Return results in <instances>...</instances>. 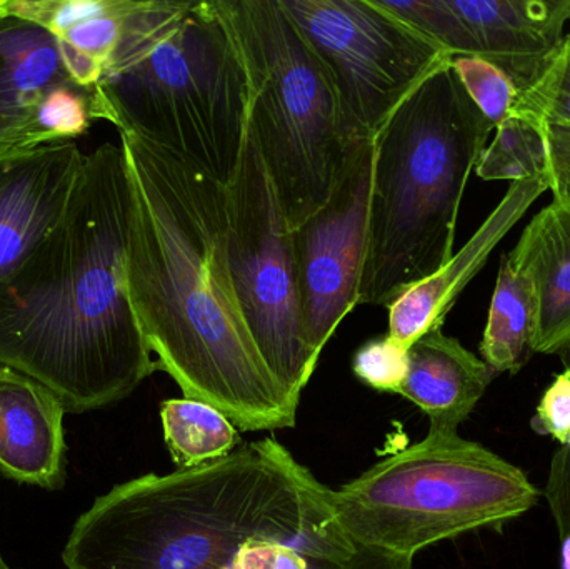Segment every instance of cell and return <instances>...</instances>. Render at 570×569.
I'll list each match as a JSON object with an SVG mask.
<instances>
[{
    "mask_svg": "<svg viewBox=\"0 0 570 569\" xmlns=\"http://www.w3.org/2000/svg\"><path fill=\"white\" fill-rule=\"evenodd\" d=\"M374 143L355 150L327 203L292 229L302 331L318 361L338 324L358 306L367 249Z\"/></svg>",
    "mask_w": 570,
    "mask_h": 569,
    "instance_id": "10",
    "label": "cell"
},
{
    "mask_svg": "<svg viewBox=\"0 0 570 569\" xmlns=\"http://www.w3.org/2000/svg\"><path fill=\"white\" fill-rule=\"evenodd\" d=\"M558 354L564 367H570V344ZM546 500L562 540L570 534V448H559L552 458L546 484Z\"/></svg>",
    "mask_w": 570,
    "mask_h": 569,
    "instance_id": "28",
    "label": "cell"
},
{
    "mask_svg": "<svg viewBox=\"0 0 570 569\" xmlns=\"http://www.w3.org/2000/svg\"><path fill=\"white\" fill-rule=\"evenodd\" d=\"M67 569H412L342 527L334 490L273 438L112 488L76 521Z\"/></svg>",
    "mask_w": 570,
    "mask_h": 569,
    "instance_id": "1",
    "label": "cell"
},
{
    "mask_svg": "<svg viewBox=\"0 0 570 569\" xmlns=\"http://www.w3.org/2000/svg\"><path fill=\"white\" fill-rule=\"evenodd\" d=\"M505 257L538 297L532 351L558 354L570 344V203L552 199L539 210Z\"/></svg>",
    "mask_w": 570,
    "mask_h": 569,
    "instance_id": "16",
    "label": "cell"
},
{
    "mask_svg": "<svg viewBox=\"0 0 570 569\" xmlns=\"http://www.w3.org/2000/svg\"><path fill=\"white\" fill-rule=\"evenodd\" d=\"M546 190H549L548 174L512 183L499 206L458 254L432 276L409 287L394 303L389 304L387 336L409 350L429 331L444 326L445 317L462 291L478 276L492 251Z\"/></svg>",
    "mask_w": 570,
    "mask_h": 569,
    "instance_id": "12",
    "label": "cell"
},
{
    "mask_svg": "<svg viewBox=\"0 0 570 569\" xmlns=\"http://www.w3.org/2000/svg\"><path fill=\"white\" fill-rule=\"evenodd\" d=\"M53 143L37 122L36 114L20 112L0 100V150Z\"/></svg>",
    "mask_w": 570,
    "mask_h": 569,
    "instance_id": "30",
    "label": "cell"
},
{
    "mask_svg": "<svg viewBox=\"0 0 570 569\" xmlns=\"http://www.w3.org/2000/svg\"><path fill=\"white\" fill-rule=\"evenodd\" d=\"M514 112L542 127L548 122L570 124V36L538 82L521 94Z\"/></svg>",
    "mask_w": 570,
    "mask_h": 569,
    "instance_id": "24",
    "label": "cell"
},
{
    "mask_svg": "<svg viewBox=\"0 0 570 569\" xmlns=\"http://www.w3.org/2000/svg\"><path fill=\"white\" fill-rule=\"evenodd\" d=\"M538 497L504 458L458 433L429 431L334 490V504L358 545L414 560L432 545L522 517Z\"/></svg>",
    "mask_w": 570,
    "mask_h": 569,
    "instance_id": "7",
    "label": "cell"
},
{
    "mask_svg": "<svg viewBox=\"0 0 570 569\" xmlns=\"http://www.w3.org/2000/svg\"><path fill=\"white\" fill-rule=\"evenodd\" d=\"M36 117L53 143H76L92 122L89 90L73 84L56 87L40 100Z\"/></svg>",
    "mask_w": 570,
    "mask_h": 569,
    "instance_id": "25",
    "label": "cell"
},
{
    "mask_svg": "<svg viewBox=\"0 0 570 569\" xmlns=\"http://www.w3.org/2000/svg\"><path fill=\"white\" fill-rule=\"evenodd\" d=\"M66 413L59 398L43 384L0 366V471L19 483L59 488Z\"/></svg>",
    "mask_w": 570,
    "mask_h": 569,
    "instance_id": "14",
    "label": "cell"
},
{
    "mask_svg": "<svg viewBox=\"0 0 570 569\" xmlns=\"http://www.w3.org/2000/svg\"><path fill=\"white\" fill-rule=\"evenodd\" d=\"M402 22L417 30L425 39L454 57H475V43L461 17L452 10L449 0H375Z\"/></svg>",
    "mask_w": 570,
    "mask_h": 569,
    "instance_id": "22",
    "label": "cell"
},
{
    "mask_svg": "<svg viewBox=\"0 0 570 569\" xmlns=\"http://www.w3.org/2000/svg\"><path fill=\"white\" fill-rule=\"evenodd\" d=\"M86 157L73 140L0 150V281L16 273L59 226Z\"/></svg>",
    "mask_w": 570,
    "mask_h": 569,
    "instance_id": "11",
    "label": "cell"
},
{
    "mask_svg": "<svg viewBox=\"0 0 570 569\" xmlns=\"http://www.w3.org/2000/svg\"><path fill=\"white\" fill-rule=\"evenodd\" d=\"M362 383L382 393L399 394L409 371V350L384 336L362 344L352 361Z\"/></svg>",
    "mask_w": 570,
    "mask_h": 569,
    "instance_id": "26",
    "label": "cell"
},
{
    "mask_svg": "<svg viewBox=\"0 0 570 569\" xmlns=\"http://www.w3.org/2000/svg\"><path fill=\"white\" fill-rule=\"evenodd\" d=\"M136 0H114L107 12L83 20L56 37L60 59L73 86L92 90L112 62L127 16Z\"/></svg>",
    "mask_w": 570,
    "mask_h": 569,
    "instance_id": "20",
    "label": "cell"
},
{
    "mask_svg": "<svg viewBox=\"0 0 570 569\" xmlns=\"http://www.w3.org/2000/svg\"><path fill=\"white\" fill-rule=\"evenodd\" d=\"M0 569H12L6 563V561H3L2 557H0Z\"/></svg>",
    "mask_w": 570,
    "mask_h": 569,
    "instance_id": "32",
    "label": "cell"
},
{
    "mask_svg": "<svg viewBox=\"0 0 570 569\" xmlns=\"http://www.w3.org/2000/svg\"><path fill=\"white\" fill-rule=\"evenodd\" d=\"M130 183L126 277L159 370L184 396L243 431L292 428V404L264 364L227 264V187L132 133H119Z\"/></svg>",
    "mask_w": 570,
    "mask_h": 569,
    "instance_id": "2",
    "label": "cell"
},
{
    "mask_svg": "<svg viewBox=\"0 0 570 569\" xmlns=\"http://www.w3.org/2000/svg\"><path fill=\"white\" fill-rule=\"evenodd\" d=\"M492 130L451 60L385 120L374 139L358 304L389 307L454 256L462 197Z\"/></svg>",
    "mask_w": 570,
    "mask_h": 569,
    "instance_id": "5",
    "label": "cell"
},
{
    "mask_svg": "<svg viewBox=\"0 0 570 569\" xmlns=\"http://www.w3.org/2000/svg\"><path fill=\"white\" fill-rule=\"evenodd\" d=\"M475 43V57L504 70L521 94L564 46L570 0H449Z\"/></svg>",
    "mask_w": 570,
    "mask_h": 569,
    "instance_id": "13",
    "label": "cell"
},
{
    "mask_svg": "<svg viewBox=\"0 0 570 569\" xmlns=\"http://www.w3.org/2000/svg\"><path fill=\"white\" fill-rule=\"evenodd\" d=\"M535 324L538 297L534 286L504 256L482 336V360L495 374H518L534 353Z\"/></svg>",
    "mask_w": 570,
    "mask_h": 569,
    "instance_id": "18",
    "label": "cell"
},
{
    "mask_svg": "<svg viewBox=\"0 0 570 569\" xmlns=\"http://www.w3.org/2000/svg\"><path fill=\"white\" fill-rule=\"evenodd\" d=\"M451 63L465 92L492 126L514 112L521 90L504 70L482 57H454Z\"/></svg>",
    "mask_w": 570,
    "mask_h": 569,
    "instance_id": "23",
    "label": "cell"
},
{
    "mask_svg": "<svg viewBox=\"0 0 570 569\" xmlns=\"http://www.w3.org/2000/svg\"><path fill=\"white\" fill-rule=\"evenodd\" d=\"M531 428L542 436H551L561 448H570V367H564L546 390Z\"/></svg>",
    "mask_w": 570,
    "mask_h": 569,
    "instance_id": "27",
    "label": "cell"
},
{
    "mask_svg": "<svg viewBox=\"0 0 570 569\" xmlns=\"http://www.w3.org/2000/svg\"><path fill=\"white\" fill-rule=\"evenodd\" d=\"M3 19H6V17H3L2 10H0V22H2Z\"/></svg>",
    "mask_w": 570,
    "mask_h": 569,
    "instance_id": "33",
    "label": "cell"
},
{
    "mask_svg": "<svg viewBox=\"0 0 570 569\" xmlns=\"http://www.w3.org/2000/svg\"><path fill=\"white\" fill-rule=\"evenodd\" d=\"M549 190L554 200L570 203V124H544Z\"/></svg>",
    "mask_w": 570,
    "mask_h": 569,
    "instance_id": "29",
    "label": "cell"
},
{
    "mask_svg": "<svg viewBox=\"0 0 570 569\" xmlns=\"http://www.w3.org/2000/svg\"><path fill=\"white\" fill-rule=\"evenodd\" d=\"M164 440L174 463L197 468L213 463L237 450V428L210 404L203 401L167 400L160 406Z\"/></svg>",
    "mask_w": 570,
    "mask_h": 569,
    "instance_id": "19",
    "label": "cell"
},
{
    "mask_svg": "<svg viewBox=\"0 0 570 569\" xmlns=\"http://www.w3.org/2000/svg\"><path fill=\"white\" fill-rule=\"evenodd\" d=\"M291 233L247 130L239 169L227 187V264L250 337L285 396L298 406L317 360L302 331Z\"/></svg>",
    "mask_w": 570,
    "mask_h": 569,
    "instance_id": "8",
    "label": "cell"
},
{
    "mask_svg": "<svg viewBox=\"0 0 570 569\" xmlns=\"http://www.w3.org/2000/svg\"><path fill=\"white\" fill-rule=\"evenodd\" d=\"M92 119L114 124L229 187L247 137L246 70L216 2L136 0Z\"/></svg>",
    "mask_w": 570,
    "mask_h": 569,
    "instance_id": "4",
    "label": "cell"
},
{
    "mask_svg": "<svg viewBox=\"0 0 570 569\" xmlns=\"http://www.w3.org/2000/svg\"><path fill=\"white\" fill-rule=\"evenodd\" d=\"M72 80L60 59L56 37L22 20L0 22V100L36 114L40 100Z\"/></svg>",
    "mask_w": 570,
    "mask_h": 569,
    "instance_id": "17",
    "label": "cell"
},
{
    "mask_svg": "<svg viewBox=\"0 0 570 569\" xmlns=\"http://www.w3.org/2000/svg\"><path fill=\"white\" fill-rule=\"evenodd\" d=\"M130 183L120 144L87 154L59 226L0 281V366L52 391L66 411L126 400L159 370L127 290Z\"/></svg>",
    "mask_w": 570,
    "mask_h": 569,
    "instance_id": "3",
    "label": "cell"
},
{
    "mask_svg": "<svg viewBox=\"0 0 570 569\" xmlns=\"http://www.w3.org/2000/svg\"><path fill=\"white\" fill-rule=\"evenodd\" d=\"M492 143L479 157L475 174L484 180H518L541 176L548 169L544 127L512 112L494 127Z\"/></svg>",
    "mask_w": 570,
    "mask_h": 569,
    "instance_id": "21",
    "label": "cell"
},
{
    "mask_svg": "<svg viewBox=\"0 0 570 569\" xmlns=\"http://www.w3.org/2000/svg\"><path fill=\"white\" fill-rule=\"evenodd\" d=\"M214 2L246 70L247 130L295 229L327 203L362 144L348 137L334 82L281 0Z\"/></svg>",
    "mask_w": 570,
    "mask_h": 569,
    "instance_id": "6",
    "label": "cell"
},
{
    "mask_svg": "<svg viewBox=\"0 0 570 569\" xmlns=\"http://www.w3.org/2000/svg\"><path fill=\"white\" fill-rule=\"evenodd\" d=\"M561 541V569H570V534Z\"/></svg>",
    "mask_w": 570,
    "mask_h": 569,
    "instance_id": "31",
    "label": "cell"
},
{
    "mask_svg": "<svg viewBox=\"0 0 570 569\" xmlns=\"http://www.w3.org/2000/svg\"><path fill=\"white\" fill-rule=\"evenodd\" d=\"M492 367L439 330L409 347L401 394L428 414L435 433H458L494 380Z\"/></svg>",
    "mask_w": 570,
    "mask_h": 569,
    "instance_id": "15",
    "label": "cell"
},
{
    "mask_svg": "<svg viewBox=\"0 0 570 569\" xmlns=\"http://www.w3.org/2000/svg\"><path fill=\"white\" fill-rule=\"evenodd\" d=\"M334 82L354 144L374 143L402 100L442 63L445 50L375 0H281Z\"/></svg>",
    "mask_w": 570,
    "mask_h": 569,
    "instance_id": "9",
    "label": "cell"
}]
</instances>
